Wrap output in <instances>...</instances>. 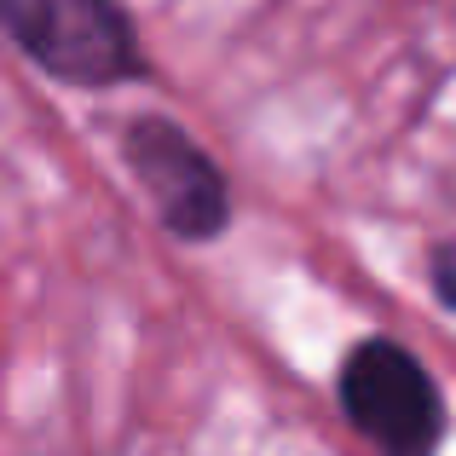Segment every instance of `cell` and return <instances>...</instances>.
Wrapping results in <instances>:
<instances>
[{
	"label": "cell",
	"mask_w": 456,
	"mask_h": 456,
	"mask_svg": "<svg viewBox=\"0 0 456 456\" xmlns=\"http://www.w3.org/2000/svg\"><path fill=\"white\" fill-rule=\"evenodd\" d=\"M341 411L370 445L393 456H422L445 434L439 387L411 346L399 341H364L341 364Z\"/></svg>",
	"instance_id": "obj_1"
},
{
	"label": "cell",
	"mask_w": 456,
	"mask_h": 456,
	"mask_svg": "<svg viewBox=\"0 0 456 456\" xmlns=\"http://www.w3.org/2000/svg\"><path fill=\"white\" fill-rule=\"evenodd\" d=\"M12 41L76 87H110L139 76V46L116 0H0Z\"/></svg>",
	"instance_id": "obj_2"
},
{
	"label": "cell",
	"mask_w": 456,
	"mask_h": 456,
	"mask_svg": "<svg viewBox=\"0 0 456 456\" xmlns=\"http://www.w3.org/2000/svg\"><path fill=\"white\" fill-rule=\"evenodd\" d=\"M127 156H134L145 191L156 197L162 220L179 237H214L225 225V185L214 162L191 145L179 127L167 122H134L127 134Z\"/></svg>",
	"instance_id": "obj_3"
}]
</instances>
